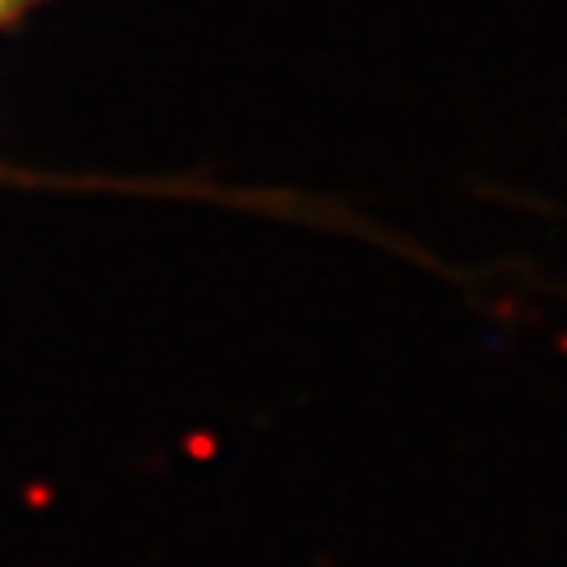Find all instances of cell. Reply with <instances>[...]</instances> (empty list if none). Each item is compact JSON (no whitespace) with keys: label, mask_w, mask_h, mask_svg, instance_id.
Instances as JSON below:
<instances>
[{"label":"cell","mask_w":567,"mask_h":567,"mask_svg":"<svg viewBox=\"0 0 567 567\" xmlns=\"http://www.w3.org/2000/svg\"><path fill=\"white\" fill-rule=\"evenodd\" d=\"M4 4H9V0H0V9H4Z\"/></svg>","instance_id":"cell-1"}]
</instances>
